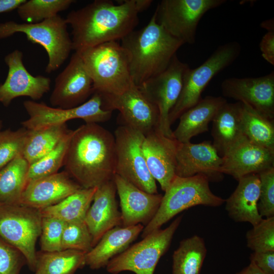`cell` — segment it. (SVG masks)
I'll list each match as a JSON object with an SVG mask.
<instances>
[{
	"label": "cell",
	"instance_id": "6da1fadb",
	"mask_svg": "<svg viewBox=\"0 0 274 274\" xmlns=\"http://www.w3.org/2000/svg\"><path fill=\"white\" fill-rule=\"evenodd\" d=\"M140 12L136 0L122 1L118 5L110 0H95L71 11L65 20L72 28L73 50L79 52L121 40L134 30Z\"/></svg>",
	"mask_w": 274,
	"mask_h": 274
},
{
	"label": "cell",
	"instance_id": "7a4b0ae2",
	"mask_svg": "<svg viewBox=\"0 0 274 274\" xmlns=\"http://www.w3.org/2000/svg\"><path fill=\"white\" fill-rule=\"evenodd\" d=\"M114 135L97 123H85L73 133L63 166L83 188L97 187L115 174Z\"/></svg>",
	"mask_w": 274,
	"mask_h": 274
},
{
	"label": "cell",
	"instance_id": "3957f363",
	"mask_svg": "<svg viewBox=\"0 0 274 274\" xmlns=\"http://www.w3.org/2000/svg\"><path fill=\"white\" fill-rule=\"evenodd\" d=\"M121 41L129 54L130 76L138 87L163 72L184 45L157 22L155 13L145 26Z\"/></svg>",
	"mask_w": 274,
	"mask_h": 274
},
{
	"label": "cell",
	"instance_id": "277c9868",
	"mask_svg": "<svg viewBox=\"0 0 274 274\" xmlns=\"http://www.w3.org/2000/svg\"><path fill=\"white\" fill-rule=\"evenodd\" d=\"M93 82V93L115 94L133 84L130 55L117 41L105 43L78 52Z\"/></svg>",
	"mask_w": 274,
	"mask_h": 274
},
{
	"label": "cell",
	"instance_id": "5b68a950",
	"mask_svg": "<svg viewBox=\"0 0 274 274\" xmlns=\"http://www.w3.org/2000/svg\"><path fill=\"white\" fill-rule=\"evenodd\" d=\"M164 192L155 215L144 226L142 238L185 210L199 205L217 207L225 201L212 192L208 179L202 174L185 178L176 176Z\"/></svg>",
	"mask_w": 274,
	"mask_h": 274
},
{
	"label": "cell",
	"instance_id": "8992f818",
	"mask_svg": "<svg viewBox=\"0 0 274 274\" xmlns=\"http://www.w3.org/2000/svg\"><path fill=\"white\" fill-rule=\"evenodd\" d=\"M67 25L59 15L37 23L8 21L0 23V40L16 33L24 34L29 41L44 48L48 56L45 72L51 73L62 65L73 50Z\"/></svg>",
	"mask_w": 274,
	"mask_h": 274
},
{
	"label": "cell",
	"instance_id": "52a82bcc",
	"mask_svg": "<svg viewBox=\"0 0 274 274\" xmlns=\"http://www.w3.org/2000/svg\"><path fill=\"white\" fill-rule=\"evenodd\" d=\"M241 52L239 43L235 41L226 43L218 47L199 66L188 69L180 97L169 114L170 125L182 113L201 100L202 92L212 79L233 63Z\"/></svg>",
	"mask_w": 274,
	"mask_h": 274
},
{
	"label": "cell",
	"instance_id": "ba28073f",
	"mask_svg": "<svg viewBox=\"0 0 274 274\" xmlns=\"http://www.w3.org/2000/svg\"><path fill=\"white\" fill-rule=\"evenodd\" d=\"M182 217H177L166 228L154 230L113 258L106 266L108 272L117 274L130 271L135 274H154L159 259L170 245Z\"/></svg>",
	"mask_w": 274,
	"mask_h": 274
},
{
	"label": "cell",
	"instance_id": "9c48e42d",
	"mask_svg": "<svg viewBox=\"0 0 274 274\" xmlns=\"http://www.w3.org/2000/svg\"><path fill=\"white\" fill-rule=\"evenodd\" d=\"M41 211L21 204H0V236L18 249L35 271L36 244L41 231Z\"/></svg>",
	"mask_w": 274,
	"mask_h": 274
},
{
	"label": "cell",
	"instance_id": "30bf717a",
	"mask_svg": "<svg viewBox=\"0 0 274 274\" xmlns=\"http://www.w3.org/2000/svg\"><path fill=\"white\" fill-rule=\"evenodd\" d=\"M116 151L115 174L142 190L158 193L156 181L151 175L142 151L145 135L125 125L114 132Z\"/></svg>",
	"mask_w": 274,
	"mask_h": 274
},
{
	"label": "cell",
	"instance_id": "8fae6325",
	"mask_svg": "<svg viewBox=\"0 0 274 274\" xmlns=\"http://www.w3.org/2000/svg\"><path fill=\"white\" fill-rule=\"evenodd\" d=\"M226 0H162L155 13L157 22L184 44L195 42L199 22L209 11Z\"/></svg>",
	"mask_w": 274,
	"mask_h": 274
},
{
	"label": "cell",
	"instance_id": "7c38bea8",
	"mask_svg": "<svg viewBox=\"0 0 274 274\" xmlns=\"http://www.w3.org/2000/svg\"><path fill=\"white\" fill-rule=\"evenodd\" d=\"M188 64L174 56L168 67L162 73L149 79L138 87L159 111L158 129L165 136L173 138L169 122V114L176 104L183 88Z\"/></svg>",
	"mask_w": 274,
	"mask_h": 274
},
{
	"label": "cell",
	"instance_id": "4fadbf2b",
	"mask_svg": "<svg viewBox=\"0 0 274 274\" xmlns=\"http://www.w3.org/2000/svg\"><path fill=\"white\" fill-rule=\"evenodd\" d=\"M23 105L29 118L21 124L28 130L66 124L74 119H81L86 123L104 122L110 119L112 113L102 109L101 96L97 93L84 104L71 109L53 108L32 100L24 101Z\"/></svg>",
	"mask_w": 274,
	"mask_h": 274
},
{
	"label": "cell",
	"instance_id": "5bb4252c",
	"mask_svg": "<svg viewBox=\"0 0 274 274\" xmlns=\"http://www.w3.org/2000/svg\"><path fill=\"white\" fill-rule=\"evenodd\" d=\"M99 95L102 109L112 112L118 110L124 125L145 135L158 129V108L134 84L119 94Z\"/></svg>",
	"mask_w": 274,
	"mask_h": 274
},
{
	"label": "cell",
	"instance_id": "9a60e30c",
	"mask_svg": "<svg viewBox=\"0 0 274 274\" xmlns=\"http://www.w3.org/2000/svg\"><path fill=\"white\" fill-rule=\"evenodd\" d=\"M23 57L22 52L17 49L5 56L8 72L5 81L0 84V103L6 107L17 97L26 96L35 101L50 90V78L29 73L24 65Z\"/></svg>",
	"mask_w": 274,
	"mask_h": 274
},
{
	"label": "cell",
	"instance_id": "2e32d148",
	"mask_svg": "<svg viewBox=\"0 0 274 274\" xmlns=\"http://www.w3.org/2000/svg\"><path fill=\"white\" fill-rule=\"evenodd\" d=\"M93 92L92 80L80 54L75 52L56 77L49 101L53 107L73 108L85 102Z\"/></svg>",
	"mask_w": 274,
	"mask_h": 274
},
{
	"label": "cell",
	"instance_id": "e0dca14e",
	"mask_svg": "<svg viewBox=\"0 0 274 274\" xmlns=\"http://www.w3.org/2000/svg\"><path fill=\"white\" fill-rule=\"evenodd\" d=\"M224 97L245 103L266 117L274 118V72L256 78L232 77L222 82Z\"/></svg>",
	"mask_w": 274,
	"mask_h": 274
},
{
	"label": "cell",
	"instance_id": "ac0fdd59",
	"mask_svg": "<svg viewBox=\"0 0 274 274\" xmlns=\"http://www.w3.org/2000/svg\"><path fill=\"white\" fill-rule=\"evenodd\" d=\"M222 158L211 141L193 144L178 142L176 176L189 177L202 174L209 182H219L223 178Z\"/></svg>",
	"mask_w": 274,
	"mask_h": 274
},
{
	"label": "cell",
	"instance_id": "d6986e66",
	"mask_svg": "<svg viewBox=\"0 0 274 274\" xmlns=\"http://www.w3.org/2000/svg\"><path fill=\"white\" fill-rule=\"evenodd\" d=\"M221 172L236 180L274 167V151L243 135L222 157Z\"/></svg>",
	"mask_w": 274,
	"mask_h": 274
},
{
	"label": "cell",
	"instance_id": "ffe728a7",
	"mask_svg": "<svg viewBox=\"0 0 274 274\" xmlns=\"http://www.w3.org/2000/svg\"><path fill=\"white\" fill-rule=\"evenodd\" d=\"M113 181L120 199L122 226H145L155 215L163 195L142 190L116 174Z\"/></svg>",
	"mask_w": 274,
	"mask_h": 274
},
{
	"label": "cell",
	"instance_id": "44dd1931",
	"mask_svg": "<svg viewBox=\"0 0 274 274\" xmlns=\"http://www.w3.org/2000/svg\"><path fill=\"white\" fill-rule=\"evenodd\" d=\"M178 141L163 135L158 129L145 135L142 151L147 167L162 191L176 177Z\"/></svg>",
	"mask_w": 274,
	"mask_h": 274
},
{
	"label": "cell",
	"instance_id": "7402d4cb",
	"mask_svg": "<svg viewBox=\"0 0 274 274\" xmlns=\"http://www.w3.org/2000/svg\"><path fill=\"white\" fill-rule=\"evenodd\" d=\"M65 170L28 182L20 204L42 210L56 204L82 188Z\"/></svg>",
	"mask_w": 274,
	"mask_h": 274
},
{
	"label": "cell",
	"instance_id": "603a6c76",
	"mask_svg": "<svg viewBox=\"0 0 274 274\" xmlns=\"http://www.w3.org/2000/svg\"><path fill=\"white\" fill-rule=\"evenodd\" d=\"M116 192L113 179L96 188L92 204L84 219L91 235L93 247L106 232L122 225L121 212L116 199Z\"/></svg>",
	"mask_w": 274,
	"mask_h": 274
},
{
	"label": "cell",
	"instance_id": "cb8c5ba5",
	"mask_svg": "<svg viewBox=\"0 0 274 274\" xmlns=\"http://www.w3.org/2000/svg\"><path fill=\"white\" fill-rule=\"evenodd\" d=\"M230 196L225 200V210L229 217L236 222H249L254 226L262 219L257 203L260 182L257 174L243 177Z\"/></svg>",
	"mask_w": 274,
	"mask_h": 274
},
{
	"label": "cell",
	"instance_id": "d4e9b609",
	"mask_svg": "<svg viewBox=\"0 0 274 274\" xmlns=\"http://www.w3.org/2000/svg\"><path fill=\"white\" fill-rule=\"evenodd\" d=\"M144 226H116L106 232L86 254V265L92 269L106 267L114 257L126 250L142 232Z\"/></svg>",
	"mask_w": 274,
	"mask_h": 274
},
{
	"label": "cell",
	"instance_id": "484cf974",
	"mask_svg": "<svg viewBox=\"0 0 274 274\" xmlns=\"http://www.w3.org/2000/svg\"><path fill=\"white\" fill-rule=\"evenodd\" d=\"M222 96H207L179 117V123L173 131V137L180 143L190 142L199 134L209 130V124L226 102Z\"/></svg>",
	"mask_w": 274,
	"mask_h": 274
},
{
	"label": "cell",
	"instance_id": "4316f807",
	"mask_svg": "<svg viewBox=\"0 0 274 274\" xmlns=\"http://www.w3.org/2000/svg\"><path fill=\"white\" fill-rule=\"evenodd\" d=\"M241 102L224 104L212 120L213 145L220 157L243 135L241 121Z\"/></svg>",
	"mask_w": 274,
	"mask_h": 274
},
{
	"label": "cell",
	"instance_id": "83f0119b",
	"mask_svg": "<svg viewBox=\"0 0 274 274\" xmlns=\"http://www.w3.org/2000/svg\"><path fill=\"white\" fill-rule=\"evenodd\" d=\"M27 130L22 155L29 165L54 149L72 130L66 124Z\"/></svg>",
	"mask_w": 274,
	"mask_h": 274
},
{
	"label": "cell",
	"instance_id": "f1b7e54d",
	"mask_svg": "<svg viewBox=\"0 0 274 274\" xmlns=\"http://www.w3.org/2000/svg\"><path fill=\"white\" fill-rule=\"evenodd\" d=\"M29 164L19 155L0 169V204H20Z\"/></svg>",
	"mask_w": 274,
	"mask_h": 274
},
{
	"label": "cell",
	"instance_id": "f546056e",
	"mask_svg": "<svg viewBox=\"0 0 274 274\" xmlns=\"http://www.w3.org/2000/svg\"><path fill=\"white\" fill-rule=\"evenodd\" d=\"M86 254L76 250L37 252L35 274H75L86 265Z\"/></svg>",
	"mask_w": 274,
	"mask_h": 274
},
{
	"label": "cell",
	"instance_id": "4dcf8cb0",
	"mask_svg": "<svg viewBox=\"0 0 274 274\" xmlns=\"http://www.w3.org/2000/svg\"><path fill=\"white\" fill-rule=\"evenodd\" d=\"M97 187L82 188L59 203L41 210L42 216L70 222L84 220Z\"/></svg>",
	"mask_w": 274,
	"mask_h": 274
},
{
	"label": "cell",
	"instance_id": "1f68e13d",
	"mask_svg": "<svg viewBox=\"0 0 274 274\" xmlns=\"http://www.w3.org/2000/svg\"><path fill=\"white\" fill-rule=\"evenodd\" d=\"M241 121L243 133L248 139L274 151L273 120L266 117L249 105L241 102Z\"/></svg>",
	"mask_w": 274,
	"mask_h": 274
},
{
	"label": "cell",
	"instance_id": "d6a6232c",
	"mask_svg": "<svg viewBox=\"0 0 274 274\" xmlns=\"http://www.w3.org/2000/svg\"><path fill=\"white\" fill-rule=\"evenodd\" d=\"M207 253L200 236L194 235L183 239L173 255V274H200Z\"/></svg>",
	"mask_w": 274,
	"mask_h": 274
},
{
	"label": "cell",
	"instance_id": "836d02e7",
	"mask_svg": "<svg viewBox=\"0 0 274 274\" xmlns=\"http://www.w3.org/2000/svg\"><path fill=\"white\" fill-rule=\"evenodd\" d=\"M75 2V0H25L16 10L24 23H37L58 15Z\"/></svg>",
	"mask_w": 274,
	"mask_h": 274
},
{
	"label": "cell",
	"instance_id": "e575fe53",
	"mask_svg": "<svg viewBox=\"0 0 274 274\" xmlns=\"http://www.w3.org/2000/svg\"><path fill=\"white\" fill-rule=\"evenodd\" d=\"M73 130L65 136L51 151L29 165L27 183L31 181L58 172L63 166L66 152Z\"/></svg>",
	"mask_w": 274,
	"mask_h": 274
},
{
	"label": "cell",
	"instance_id": "d590c367",
	"mask_svg": "<svg viewBox=\"0 0 274 274\" xmlns=\"http://www.w3.org/2000/svg\"><path fill=\"white\" fill-rule=\"evenodd\" d=\"M92 248L91 235L84 220L65 223L62 250H76L87 253Z\"/></svg>",
	"mask_w": 274,
	"mask_h": 274
},
{
	"label": "cell",
	"instance_id": "8d00e7d4",
	"mask_svg": "<svg viewBox=\"0 0 274 274\" xmlns=\"http://www.w3.org/2000/svg\"><path fill=\"white\" fill-rule=\"evenodd\" d=\"M246 237L247 247L253 252L274 251V217L262 218Z\"/></svg>",
	"mask_w": 274,
	"mask_h": 274
},
{
	"label": "cell",
	"instance_id": "74e56055",
	"mask_svg": "<svg viewBox=\"0 0 274 274\" xmlns=\"http://www.w3.org/2000/svg\"><path fill=\"white\" fill-rule=\"evenodd\" d=\"M28 130L21 127L0 132V169L19 155H22Z\"/></svg>",
	"mask_w": 274,
	"mask_h": 274
},
{
	"label": "cell",
	"instance_id": "f35d334b",
	"mask_svg": "<svg viewBox=\"0 0 274 274\" xmlns=\"http://www.w3.org/2000/svg\"><path fill=\"white\" fill-rule=\"evenodd\" d=\"M65 223L56 218L42 216L40 236L42 251L62 250V238Z\"/></svg>",
	"mask_w": 274,
	"mask_h": 274
},
{
	"label": "cell",
	"instance_id": "ab89813d",
	"mask_svg": "<svg viewBox=\"0 0 274 274\" xmlns=\"http://www.w3.org/2000/svg\"><path fill=\"white\" fill-rule=\"evenodd\" d=\"M258 174L260 182L258 212L263 218L274 217V167Z\"/></svg>",
	"mask_w": 274,
	"mask_h": 274
},
{
	"label": "cell",
	"instance_id": "60d3db41",
	"mask_svg": "<svg viewBox=\"0 0 274 274\" xmlns=\"http://www.w3.org/2000/svg\"><path fill=\"white\" fill-rule=\"evenodd\" d=\"M25 264L23 254L0 236V274H20Z\"/></svg>",
	"mask_w": 274,
	"mask_h": 274
},
{
	"label": "cell",
	"instance_id": "b9f144b4",
	"mask_svg": "<svg viewBox=\"0 0 274 274\" xmlns=\"http://www.w3.org/2000/svg\"><path fill=\"white\" fill-rule=\"evenodd\" d=\"M250 259L264 273L274 274V251L253 252Z\"/></svg>",
	"mask_w": 274,
	"mask_h": 274
},
{
	"label": "cell",
	"instance_id": "7bdbcfd3",
	"mask_svg": "<svg viewBox=\"0 0 274 274\" xmlns=\"http://www.w3.org/2000/svg\"><path fill=\"white\" fill-rule=\"evenodd\" d=\"M259 48L262 57L269 63L274 65V30L268 31L262 38Z\"/></svg>",
	"mask_w": 274,
	"mask_h": 274
},
{
	"label": "cell",
	"instance_id": "ee69618b",
	"mask_svg": "<svg viewBox=\"0 0 274 274\" xmlns=\"http://www.w3.org/2000/svg\"><path fill=\"white\" fill-rule=\"evenodd\" d=\"M25 0H0V14L16 10Z\"/></svg>",
	"mask_w": 274,
	"mask_h": 274
},
{
	"label": "cell",
	"instance_id": "f6af8a7d",
	"mask_svg": "<svg viewBox=\"0 0 274 274\" xmlns=\"http://www.w3.org/2000/svg\"><path fill=\"white\" fill-rule=\"evenodd\" d=\"M236 274H266L258 268L252 261L246 267Z\"/></svg>",
	"mask_w": 274,
	"mask_h": 274
},
{
	"label": "cell",
	"instance_id": "bcb514c9",
	"mask_svg": "<svg viewBox=\"0 0 274 274\" xmlns=\"http://www.w3.org/2000/svg\"><path fill=\"white\" fill-rule=\"evenodd\" d=\"M261 27L266 29L267 31L274 30L273 19H270L262 22L261 23Z\"/></svg>",
	"mask_w": 274,
	"mask_h": 274
},
{
	"label": "cell",
	"instance_id": "7dc6e473",
	"mask_svg": "<svg viewBox=\"0 0 274 274\" xmlns=\"http://www.w3.org/2000/svg\"><path fill=\"white\" fill-rule=\"evenodd\" d=\"M3 126V121L0 119V132L2 131Z\"/></svg>",
	"mask_w": 274,
	"mask_h": 274
}]
</instances>
